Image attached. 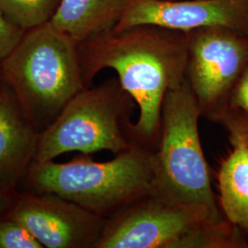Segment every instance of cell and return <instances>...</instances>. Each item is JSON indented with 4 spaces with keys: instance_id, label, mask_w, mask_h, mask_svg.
<instances>
[{
    "instance_id": "cell-16",
    "label": "cell",
    "mask_w": 248,
    "mask_h": 248,
    "mask_svg": "<svg viewBox=\"0 0 248 248\" xmlns=\"http://www.w3.org/2000/svg\"><path fill=\"white\" fill-rule=\"evenodd\" d=\"M231 108L239 110L248 117V66L232 93Z\"/></svg>"
},
{
    "instance_id": "cell-9",
    "label": "cell",
    "mask_w": 248,
    "mask_h": 248,
    "mask_svg": "<svg viewBox=\"0 0 248 248\" xmlns=\"http://www.w3.org/2000/svg\"><path fill=\"white\" fill-rule=\"evenodd\" d=\"M139 25L183 32L221 27L248 36V0H129L113 31Z\"/></svg>"
},
{
    "instance_id": "cell-6",
    "label": "cell",
    "mask_w": 248,
    "mask_h": 248,
    "mask_svg": "<svg viewBox=\"0 0 248 248\" xmlns=\"http://www.w3.org/2000/svg\"><path fill=\"white\" fill-rule=\"evenodd\" d=\"M133 105L115 78L82 89L40 134L34 162L52 161L70 152L117 155L128 150L137 142L131 120Z\"/></svg>"
},
{
    "instance_id": "cell-17",
    "label": "cell",
    "mask_w": 248,
    "mask_h": 248,
    "mask_svg": "<svg viewBox=\"0 0 248 248\" xmlns=\"http://www.w3.org/2000/svg\"><path fill=\"white\" fill-rule=\"evenodd\" d=\"M220 124L227 130H235L243 134L248 140V117L236 109H229V111L222 119Z\"/></svg>"
},
{
    "instance_id": "cell-13",
    "label": "cell",
    "mask_w": 248,
    "mask_h": 248,
    "mask_svg": "<svg viewBox=\"0 0 248 248\" xmlns=\"http://www.w3.org/2000/svg\"><path fill=\"white\" fill-rule=\"evenodd\" d=\"M61 0H0V11L9 21L28 31L51 22Z\"/></svg>"
},
{
    "instance_id": "cell-5",
    "label": "cell",
    "mask_w": 248,
    "mask_h": 248,
    "mask_svg": "<svg viewBox=\"0 0 248 248\" xmlns=\"http://www.w3.org/2000/svg\"><path fill=\"white\" fill-rule=\"evenodd\" d=\"M200 117L185 78L168 90L163 101L159 142L154 152L155 193L224 218L212 188L199 133Z\"/></svg>"
},
{
    "instance_id": "cell-7",
    "label": "cell",
    "mask_w": 248,
    "mask_h": 248,
    "mask_svg": "<svg viewBox=\"0 0 248 248\" xmlns=\"http://www.w3.org/2000/svg\"><path fill=\"white\" fill-rule=\"evenodd\" d=\"M186 78L201 115L220 123L248 66V36L228 28L187 32Z\"/></svg>"
},
{
    "instance_id": "cell-15",
    "label": "cell",
    "mask_w": 248,
    "mask_h": 248,
    "mask_svg": "<svg viewBox=\"0 0 248 248\" xmlns=\"http://www.w3.org/2000/svg\"><path fill=\"white\" fill-rule=\"evenodd\" d=\"M24 32V30L11 23L0 11V68L9 53L18 45Z\"/></svg>"
},
{
    "instance_id": "cell-10",
    "label": "cell",
    "mask_w": 248,
    "mask_h": 248,
    "mask_svg": "<svg viewBox=\"0 0 248 248\" xmlns=\"http://www.w3.org/2000/svg\"><path fill=\"white\" fill-rule=\"evenodd\" d=\"M41 132L0 80V186L18 190L35 159Z\"/></svg>"
},
{
    "instance_id": "cell-2",
    "label": "cell",
    "mask_w": 248,
    "mask_h": 248,
    "mask_svg": "<svg viewBox=\"0 0 248 248\" xmlns=\"http://www.w3.org/2000/svg\"><path fill=\"white\" fill-rule=\"evenodd\" d=\"M154 152L135 142L105 162L84 154L63 163L33 162L18 189L61 196L107 219L155 192Z\"/></svg>"
},
{
    "instance_id": "cell-18",
    "label": "cell",
    "mask_w": 248,
    "mask_h": 248,
    "mask_svg": "<svg viewBox=\"0 0 248 248\" xmlns=\"http://www.w3.org/2000/svg\"><path fill=\"white\" fill-rule=\"evenodd\" d=\"M18 190H11L0 186V217L9 213Z\"/></svg>"
},
{
    "instance_id": "cell-4",
    "label": "cell",
    "mask_w": 248,
    "mask_h": 248,
    "mask_svg": "<svg viewBox=\"0 0 248 248\" xmlns=\"http://www.w3.org/2000/svg\"><path fill=\"white\" fill-rule=\"evenodd\" d=\"M96 248H248L225 218L153 192L107 218Z\"/></svg>"
},
{
    "instance_id": "cell-14",
    "label": "cell",
    "mask_w": 248,
    "mask_h": 248,
    "mask_svg": "<svg viewBox=\"0 0 248 248\" xmlns=\"http://www.w3.org/2000/svg\"><path fill=\"white\" fill-rule=\"evenodd\" d=\"M0 248H44L20 222L4 215L0 217Z\"/></svg>"
},
{
    "instance_id": "cell-8",
    "label": "cell",
    "mask_w": 248,
    "mask_h": 248,
    "mask_svg": "<svg viewBox=\"0 0 248 248\" xmlns=\"http://www.w3.org/2000/svg\"><path fill=\"white\" fill-rule=\"evenodd\" d=\"M8 215L44 248H96L106 221L61 196L19 189Z\"/></svg>"
},
{
    "instance_id": "cell-11",
    "label": "cell",
    "mask_w": 248,
    "mask_h": 248,
    "mask_svg": "<svg viewBox=\"0 0 248 248\" xmlns=\"http://www.w3.org/2000/svg\"><path fill=\"white\" fill-rule=\"evenodd\" d=\"M129 0H61L53 26L78 45L113 31Z\"/></svg>"
},
{
    "instance_id": "cell-1",
    "label": "cell",
    "mask_w": 248,
    "mask_h": 248,
    "mask_svg": "<svg viewBox=\"0 0 248 248\" xmlns=\"http://www.w3.org/2000/svg\"><path fill=\"white\" fill-rule=\"evenodd\" d=\"M188 33L153 25L111 31L78 45L84 82L113 69L124 91L139 108L133 123L135 141L155 151L161 110L168 90L186 78Z\"/></svg>"
},
{
    "instance_id": "cell-12",
    "label": "cell",
    "mask_w": 248,
    "mask_h": 248,
    "mask_svg": "<svg viewBox=\"0 0 248 248\" xmlns=\"http://www.w3.org/2000/svg\"><path fill=\"white\" fill-rule=\"evenodd\" d=\"M228 133L232 149L218 172L219 202L224 218L248 231V140L235 130Z\"/></svg>"
},
{
    "instance_id": "cell-3",
    "label": "cell",
    "mask_w": 248,
    "mask_h": 248,
    "mask_svg": "<svg viewBox=\"0 0 248 248\" xmlns=\"http://www.w3.org/2000/svg\"><path fill=\"white\" fill-rule=\"evenodd\" d=\"M5 82L42 133L87 88L78 45L51 22L25 31L0 68Z\"/></svg>"
}]
</instances>
